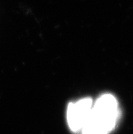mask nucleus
<instances>
[{
	"instance_id": "nucleus-1",
	"label": "nucleus",
	"mask_w": 133,
	"mask_h": 134,
	"mask_svg": "<svg viewBox=\"0 0 133 134\" xmlns=\"http://www.w3.org/2000/svg\"><path fill=\"white\" fill-rule=\"evenodd\" d=\"M120 111L118 102L112 95L101 96L92 106L83 134H108L116 125Z\"/></svg>"
},
{
	"instance_id": "nucleus-2",
	"label": "nucleus",
	"mask_w": 133,
	"mask_h": 134,
	"mask_svg": "<svg viewBox=\"0 0 133 134\" xmlns=\"http://www.w3.org/2000/svg\"><path fill=\"white\" fill-rule=\"evenodd\" d=\"M92 108V100L84 98L68 106L67 121L69 127L74 132L82 131L88 120Z\"/></svg>"
}]
</instances>
